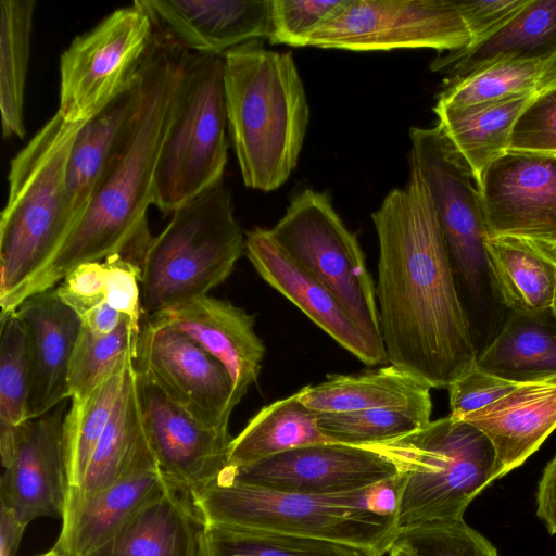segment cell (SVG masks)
Wrapping results in <instances>:
<instances>
[{"mask_svg":"<svg viewBox=\"0 0 556 556\" xmlns=\"http://www.w3.org/2000/svg\"><path fill=\"white\" fill-rule=\"evenodd\" d=\"M379 243L376 298L388 363L443 389L477 362L471 324L419 170L371 215Z\"/></svg>","mask_w":556,"mask_h":556,"instance_id":"6da1fadb","label":"cell"},{"mask_svg":"<svg viewBox=\"0 0 556 556\" xmlns=\"http://www.w3.org/2000/svg\"><path fill=\"white\" fill-rule=\"evenodd\" d=\"M187 53L154 29L139 72L141 96L132 122L81 219L24 289L18 306L85 263L122 255L140 266L151 238L147 211L154 203L155 172L177 108Z\"/></svg>","mask_w":556,"mask_h":556,"instance_id":"7a4b0ae2","label":"cell"},{"mask_svg":"<svg viewBox=\"0 0 556 556\" xmlns=\"http://www.w3.org/2000/svg\"><path fill=\"white\" fill-rule=\"evenodd\" d=\"M223 56L227 122L243 182L274 191L295 168L309 122L293 55L252 40Z\"/></svg>","mask_w":556,"mask_h":556,"instance_id":"3957f363","label":"cell"},{"mask_svg":"<svg viewBox=\"0 0 556 556\" xmlns=\"http://www.w3.org/2000/svg\"><path fill=\"white\" fill-rule=\"evenodd\" d=\"M85 123H71L56 111L11 161L0 219V320L17 309L24 289L72 231L66 168Z\"/></svg>","mask_w":556,"mask_h":556,"instance_id":"277c9868","label":"cell"},{"mask_svg":"<svg viewBox=\"0 0 556 556\" xmlns=\"http://www.w3.org/2000/svg\"><path fill=\"white\" fill-rule=\"evenodd\" d=\"M194 501L208 525L314 538L371 556L389 553L399 536L395 518L377 511L375 484L355 492L314 495L252 485L222 472Z\"/></svg>","mask_w":556,"mask_h":556,"instance_id":"5b68a950","label":"cell"},{"mask_svg":"<svg viewBox=\"0 0 556 556\" xmlns=\"http://www.w3.org/2000/svg\"><path fill=\"white\" fill-rule=\"evenodd\" d=\"M367 447L386 456L396 469L399 533L462 519L472 500L497 479L489 439L451 415Z\"/></svg>","mask_w":556,"mask_h":556,"instance_id":"8992f818","label":"cell"},{"mask_svg":"<svg viewBox=\"0 0 556 556\" xmlns=\"http://www.w3.org/2000/svg\"><path fill=\"white\" fill-rule=\"evenodd\" d=\"M243 251L245 237L223 179L178 207L150 238L140 261L143 314L208 294L230 276Z\"/></svg>","mask_w":556,"mask_h":556,"instance_id":"52a82bcc","label":"cell"},{"mask_svg":"<svg viewBox=\"0 0 556 556\" xmlns=\"http://www.w3.org/2000/svg\"><path fill=\"white\" fill-rule=\"evenodd\" d=\"M224 56L187 53L177 108L163 142L154 179L162 213L223 180L227 164Z\"/></svg>","mask_w":556,"mask_h":556,"instance_id":"ba28073f","label":"cell"},{"mask_svg":"<svg viewBox=\"0 0 556 556\" xmlns=\"http://www.w3.org/2000/svg\"><path fill=\"white\" fill-rule=\"evenodd\" d=\"M268 230L292 260L338 298L369 337L382 343L376 288L364 253L326 192L303 190Z\"/></svg>","mask_w":556,"mask_h":556,"instance_id":"9c48e42d","label":"cell"},{"mask_svg":"<svg viewBox=\"0 0 556 556\" xmlns=\"http://www.w3.org/2000/svg\"><path fill=\"white\" fill-rule=\"evenodd\" d=\"M153 38V22L139 0L75 37L60 58L58 112L71 123L96 116L136 81Z\"/></svg>","mask_w":556,"mask_h":556,"instance_id":"30bf717a","label":"cell"},{"mask_svg":"<svg viewBox=\"0 0 556 556\" xmlns=\"http://www.w3.org/2000/svg\"><path fill=\"white\" fill-rule=\"evenodd\" d=\"M409 163L420 173L434 206L457 281L480 305L488 276L478 182L442 128L412 127Z\"/></svg>","mask_w":556,"mask_h":556,"instance_id":"8fae6325","label":"cell"},{"mask_svg":"<svg viewBox=\"0 0 556 556\" xmlns=\"http://www.w3.org/2000/svg\"><path fill=\"white\" fill-rule=\"evenodd\" d=\"M470 35L455 0H343L306 46L351 51L466 49Z\"/></svg>","mask_w":556,"mask_h":556,"instance_id":"7c38bea8","label":"cell"},{"mask_svg":"<svg viewBox=\"0 0 556 556\" xmlns=\"http://www.w3.org/2000/svg\"><path fill=\"white\" fill-rule=\"evenodd\" d=\"M137 371L200 424L228 429L238 405L224 365L185 333L148 318L142 321Z\"/></svg>","mask_w":556,"mask_h":556,"instance_id":"4fadbf2b","label":"cell"},{"mask_svg":"<svg viewBox=\"0 0 556 556\" xmlns=\"http://www.w3.org/2000/svg\"><path fill=\"white\" fill-rule=\"evenodd\" d=\"M488 237H515L556 257V154L509 150L478 181Z\"/></svg>","mask_w":556,"mask_h":556,"instance_id":"5bb4252c","label":"cell"},{"mask_svg":"<svg viewBox=\"0 0 556 556\" xmlns=\"http://www.w3.org/2000/svg\"><path fill=\"white\" fill-rule=\"evenodd\" d=\"M144 433L165 483L195 498L228 467V429L208 428L170 402L138 371Z\"/></svg>","mask_w":556,"mask_h":556,"instance_id":"9a60e30c","label":"cell"},{"mask_svg":"<svg viewBox=\"0 0 556 556\" xmlns=\"http://www.w3.org/2000/svg\"><path fill=\"white\" fill-rule=\"evenodd\" d=\"M224 473L252 485L314 495L355 492L396 476L392 462L367 447L306 445Z\"/></svg>","mask_w":556,"mask_h":556,"instance_id":"2e32d148","label":"cell"},{"mask_svg":"<svg viewBox=\"0 0 556 556\" xmlns=\"http://www.w3.org/2000/svg\"><path fill=\"white\" fill-rule=\"evenodd\" d=\"M66 401L27 419L15 430L0 482L1 506L23 525L40 517H61L67 494L63 451Z\"/></svg>","mask_w":556,"mask_h":556,"instance_id":"e0dca14e","label":"cell"},{"mask_svg":"<svg viewBox=\"0 0 556 556\" xmlns=\"http://www.w3.org/2000/svg\"><path fill=\"white\" fill-rule=\"evenodd\" d=\"M245 253L265 282L339 345L368 366L388 363L383 344L369 337L338 298L278 245L268 229L255 227L245 232Z\"/></svg>","mask_w":556,"mask_h":556,"instance_id":"ac0fdd59","label":"cell"},{"mask_svg":"<svg viewBox=\"0 0 556 556\" xmlns=\"http://www.w3.org/2000/svg\"><path fill=\"white\" fill-rule=\"evenodd\" d=\"M154 29L189 52L224 55L271 34V0H139Z\"/></svg>","mask_w":556,"mask_h":556,"instance_id":"d6986e66","label":"cell"},{"mask_svg":"<svg viewBox=\"0 0 556 556\" xmlns=\"http://www.w3.org/2000/svg\"><path fill=\"white\" fill-rule=\"evenodd\" d=\"M146 318L185 333L219 361L238 404L256 381L266 348L254 330V317L243 308L206 294Z\"/></svg>","mask_w":556,"mask_h":556,"instance_id":"ffe728a7","label":"cell"},{"mask_svg":"<svg viewBox=\"0 0 556 556\" xmlns=\"http://www.w3.org/2000/svg\"><path fill=\"white\" fill-rule=\"evenodd\" d=\"M15 314L23 321L29 339V419L52 410L70 399V363L81 321L58 296L55 288L29 296Z\"/></svg>","mask_w":556,"mask_h":556,"instance_id":"44dd1931","label":"cell"},{"mask_svg":"<svg viewBox=\"0 0 556 556\" xmlns=\"http://www.w3.org/2000/svg\"><path fill=\"white\" fill-rule=\"evenodd\" d=\"M164 489L146 437L128 468L112 485L62 518L60 535L51 549L65 556L90 555Z\"/></svg>","mask_w":556,"mask_h":556,"instance_id":"7402d4cb","label":"cell"},{"mask_svg":"<svg viewBox=\"0 0 556 556\" xmlns=\"http://www.w3.org/2000/svg\"><path fill=\"white\" fill-rule=\"evenodd\" d=\"M459 420L489 439L500 479L521 466L556 429V375L520 382L505 396Z\"/></svg>","mask_w":556,"mask_h":556,"instance_id":"603a6c76","label":"cell"},{"mask_svg":"<svg viewBox=\"0 0 556 556\" xmlns=\"http://www.w3.org/2000/svg\"><path fill=\"white\" fill-rule=\"evenodd\" d=\"M208 525L192 495L165 483L88 556H208Z\"/></svg>","mask_w":556,"mask_h":556,"instance_id":"cb8c5ba5","label":"cell"},{"mask_svg":"<svg viewBox=\"0 0 556 556\" xmlns=\"http://www.w3.org/2000/svg\"><path fill=\"white\" fill-rule=\"evenodd\" d=\"M140 96L138 74L132 86L80 127L66 168V201L72 230L85 214L97 185L124 139L137 112Z\"/></svg>","mask_w":556,"mask_h":556,"instance_id":"d4e9b609","label":"cell"},{"mask_svg":"<svg viewBox=\"0 0 556 556\" xmlns=\"http://www.w3.org/2000/svg\"><path fill=\"white\" fill-rule=\"evenodd\" d=\"M431 388L389 364L356 375H328L300 392L302 403L315 413H354L379 408L432 409Z\"/></svg>","mask_w":556,"mask_h":556,"instance_id":"484cf974","label":"cell"},{"mask_svg":"<svg viewBox=\"0 0 556 556\" xmlns=\"http://www.w3.org/2000/svg\"><path fill=\"white\" fill-rule=\"evenodd\" d=\"M489 281L501 302L519 315L551 311L556 257L532 242L515 237H488Z\"/></svg>","mask_w":556,"mask_h":556,"instance_id":"4316f807","label":"cell"},{"mask_svg":"<svg viewBox=\"0 0 556 556\" xmlns=\"http://www.w3.org/2000/svg\"><path fill=\"white\" fill-rule=\"evenodd\" d=\"M556 56V0H531L503 29L470 50L439 54L432 71L455 80L503 60Z\"/></svg>","mask_w":556,"mask_h":556,"instance_id":"83f0119b","label":"cell"},{"mask_svg":"<svg viewBox=\"0 0 556 556\" xmlns=\"http://www.w3.org/2000/svg\"><path fill=\"white\" fill-rule=\"evenodd\" d=\"M538 92L469 106L435 104L438 125L477 182L493 162L509 151L514 126Z\"/></svg>","mask_w":556,"mask_h":556,"instance_id":"f1b7e54d","label":"cell"},{"mask_svg":"<svg viewBox=\"0 0 556 556\" xmlns=\"http://www.w3.org/2000/svg\"><path fill=\"white\" fill-rule=\"evenodd\" d=\"M135 362L128 369L125 384L97 443L83 483L66 494L62 518L112 485L128 468L146 440Z\"/></svg>","mask_w":556,"mask_h":556,"instance_id":"f546056e","label":"cell"},{"mask_svg":"<svg viewBox=\"0 0 556 556\" xmlns=\"http://www.w3.org/2000/svg\"><path fill=\"white\" fill-rule=\"evenodd\" d=\"M330 442L318 426L317 414L306 407L300 392L258 410L231 440L228 467H245L283 452Z\"/></svg>","mask_w":556,"mask_h":556,"instance_id":"4dcf8cb0","label":"cell"},{"mask_svg":"<svg viewBox=\"0 0 556 556\" xmlns=\"http://www.w3.org/2000/svg\"><path fill=\"white\" fill-rule=\"evenodd\" d=\"M547 313L531 316L513 313L478 354L476 365L514 382L556 375V324H552Z\"/></svg>","mask_w":556,"mask_h":556,"instance_id":"1f68e13d","label":"cell"},{"mask_svg":"<svg viewBox=\"0 0 556 556\" xmlns=\"http://www.w3.org/2000/svg\"><path fill=\"white\" fill-rule=\"evenodd\" d=\"M36 1L0 2V113L4 138L25 135V87Z\"/></svg>","mask_w":556,"mask_h":556,"instance_id":"d6a6232c","label":"cell"},{"mask_svg":"<svg viewBox=\"0 0 556 556\" xmlns=\"http://www.w3.org/2000/svg\"><path fill=\"white\" fill-rule=\"evenodd\" d=\"M130 358L84 397H73L63 422V451L67 493L84 481L97 443L126 381Z\"/></svg>","mask_w":556,"mask_h":556,"instance_id":"836d02e7","label":"cell"},{"mask_svg":"<svg viewBox=\"0 0 556 556\" xmlns=\"http://www.w3.org/2000/svg\"><path fill=\"white\" fill-rule=\"evenodd\" d=\"M556 81V56L503 60L447 81L438 104L469 106L540 91Z\"/></svg>","mask_w":556,"mask_h":556,"instance_id":"e575fe53","label":"cell"},{"mask_svg":"<svg viewBox=\"0 0 556 556\" xmlns=\"http://www.w3.org/2000/svg\"><path fill=\"white\" fill-rule=\"evenodd\" d=\"M140 331L127 317L105 336H96L81 327L70 363V399L86 396L126 362L136 358Z\"/></svg>","mask_w":556,"mask_h":556,"instance_id":"d590c367","label":"cell"},{"mask_svg":"<svg viewBox=\"0 0 556 556\" xmlns=\"http://www.w3.org/2000/svg\"><path fill=\"white\" fill-rule=\"evenodd\" d=\"M432 409L379 408L354 413H316L330 442L368 446L407 435L431 421Z\"/></svg>","mask_w":556,"mask_h":556,"instance_id":"8d00e7d4","label":"cell"},{"mask_svg":"<svg viewBox=\"0 0 556 556\" xmlns=\"http://www.w3.org/2000/svg\"><path fill=\"white\" fill-rule=\"evenodd\" d=\"M207 540L208 556H371L341 543L215 525H208Z\"/></svg>","mask_w":556,"mask_h":556,"instance_id":"74e56055","label":"cell"},{"mask_svg":"<svg viewBox=\"0 0 556 556\" xmlns=\"http://www.w3.org/2000/svg\"><path fill=\"white\" fill-rule=\"evenodd\" d=\"M0 324V427L16 428L28 419L31 387L29 339L15 312Z\"/></svg>","mask_w":556,"mask_h":556,"instance_id":"f35d334b","label":"cell"},{"mask_svg":"<svg viewBox=\"0 0 556 556\" xmlns=\"http://www.w3.org/2000/svg\"><path fill=\"white\" fill-rule=\"evenodd\" d=\"M415 556H498L497 549L464 518L399 533Z\"/></svg>","mask_w":556,"mask_h":556,"instance_id":"ab89813d","label":"cell"},{"mask_svg":"<svg viewBox=\"0 0 556 556\" xmlns=\"http://www.w3.org/2000/svg\"><path fill=\"white\" fill-rule=\"evenodd\" d=\"M343 0H271L273 43L306 47V40Z\"/></svg>","mask_w":556,"mask_h":556,"instance_id":"60d3db41","label":"cell"},{"mask_svg":"<svg viewBox=\"0 0 556 556\" xmlns=\"http://www.w3.org/2000/svg\"><path fill=\"white\" fill-rule=\"evenodd\" d=\"M509 150L556 154V85L540 90L520 114Z\"/></svg>","mask_w":556,"mask_h":556,"instance_id":"b9f144b4","label":"cell"},{"mask_svg":"<svg viewBox=\"0 0 556 556\" xmlns=\"http://www.w3.org/2000/svg\"><path fill=\"white\" fill-rule=\"evenodd\" d=\"M519 383L490 374L475 365L448 386L450 415L455 419H462L505 396Z\"/></svg>","mask_w":556,"mask_h":556,"instance_id":"7bdbcfd3","label":"cell"},{"mask_svg":"<svg viewBox=\"0 0 556 556\" xmlns=\"http://www.w3.org/2000/svg\"><path fill=\"white\" fill-rule=\"evenodd\" d=\"M105 267V302L141 330V268L122 255L103 261Z\"/></svg>","mask_w":556,"mask_h":556,"instance_id":"ee69618b","label":"cell"},{"mask_svg":"<svg viewBox=\"0 0 556 556\" xmlns=\"http://www.w3.org/2000/svg\"><path fill=\"white\" fill-rule=\"evenodd\" d=\"M531 0L455 1L470 35V50L503 29ZM462 51V50H459Z\"/></svg>","mask_w":556,"mask_h":556,"instance_id":"f6af8a7d","label":"cell"},{"mask_svg":"<svg viewBox=\"0 0 556 556\" xmlns=\"http://www.w3.org/2000/svg\"><path fill=\"white\" fill-rule=\"evenodd\" d=\"M62 281L55 288V292L78 317L88 309L105 302V267L103 261L81 264Z\"/></svg>","mask_w":556,"mask_h":556,"instance_id":"bcb514c9","label":"cell"},{"mask_svg":"<svg viewBox=\"0 0 556 556\" xmlns=\"http://www.w3.org/2000/svg\"><path fill=\"white\" fill-rule=\"evenodd\" d=\"M536 515L556 534V455L546 465L536 492Z\"/></svg>","mask_w":556,"mask_h":556,"instance_id":"7dc6e473","label":"cell"},{"mask_svg":"<svg viewBox=\"0 0 556 556\" xmlns=\"http://www.w3.org/2000/svg\"><path fill=\"white\" fill-rule=\"evenodd\" d=\"M125 316L112 308L108 303H101L79 316L81 327L96 336L113 332Z\"/></svg>","mask_w":556,"mask_h":556,"instance_id":"c3c4849f","label":"cell"},{"mask_svg":"<svg viewBox=\"0 0 556 556\" xmlns=\"http://www.w3.org/2000/svg\"><path fill=\"white\" fill-rule=\"evenodd\" d=\"M0 515V556H16L27 526L3 506Z\"/></svg>","mask_w":556,"mask_h":556,"instance_id":"681fc988","label":"cell"},{"mask_svg":"<svg viewBox=\"0 0 556 556\" xmlns=\"http://www.w3.org/2000/svg\"><path fill=\"white\" fill-rule=\"evenodd\" d=\"M389 556H415V554L403 540L397 538L389 551Z\"/></svg>","mask_w":556,"mask_h":556,"instance_id":"f907efd6","label":"cell"},{"mask_svg":"<svg viewBox=\"0 0 556 556\" xmlns=\"http://www.w3.org/2000/svg\"><path fill=\"white\" fill-rule=\"evenodd\" d=\"M551 314L554 317V319L556 320V281H555L553 301H552V305H551Z\"/></svg>","mask_w":556,"mask_h":556,"instance_id":"816d5d0a","label":"cell"},{"mask_svg":"<svg viewBox=\"0 0 556 556\" xmlns=\"http://www.w3.org/2000/svg\"><path fill=\"white\" fill-rule=\"evenodd\" d=\"M40 556H65V555L58 554L53 549H50L49 552H47Z\"/></svg>","mask_w":556,"mask_h":556,"instance_id":"f5cc1de1","label":"cell"},{"mask_svg":"<svg viewBox=\"0 0 556 556\" xmlns=\"http://www.w3.org/2000/svg\"><path fill=\"white\" fill-rule=\"evenodd\" d=\"M554 85H556V81H555V84H554Z\"/></svg>","mask_w":556,"mask_h":556,"instance_id":"db71d44e","label":"cell"}]
</instances>
